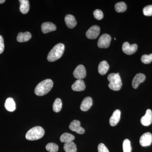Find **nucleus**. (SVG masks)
<instances>
[{
	"label": "nucleus",
	"mask_w": 152,
	"mask_h": 152,
	"mask_svg": "<svg viewBox=\"0 0 152 152\" xmlns=\"http://www.w3.org/2000/svg\"><path fill=\"white\" fill-rule=\"evenodd\" d=\"M53 86V83L50 79H46L39 83L35 89L34 92L38 96L47 94L51 91Z\"/></svg>",
	"instance_id": "obj_1"
},
{
	"label": "nucleus",
	"mask_w": 152,
	"mask_h": 152,
	"mask_svg": "<svg viewBox=\"0 0 152 152\" xmlns=\"http://www.w3.org/2000/svg\"><path fill=\"white\" fill-rule=\"evenodd\" d=\"M65 46L62 43L57 44L49 53L47 59L50 62H54L60 58L64 52Z\"/></svg>",
	"instance_id": "obj_2"
},
{
	"label": "nucleus",
	"mask_w": 152,
	"mask_h": 152,
	"mask_svg": "<svg viewBox=\"0 0 152 152\" xmlns=\"http://www.w3.org/2000/svg\"><path fill=\"white\" fill-rule=\"evenodd\" d=\"M44 134L45 130L43 128L37 126L30 129L26 134V138L28 140H37L43 137Z\"/></svg>",
	"instance_id": "obj_3"
},
{
	"label": "nucleus",
	"mask_w": 152,
	"mask_h": 152,
	"mask_svg": "<svg viewBox=\"0 0 152 152\" xmlns=\"http://www.w3.org/2000/svg\"><path fill=\"white\" fill-rule=\"evenodd\" d=\"M107 79L110 82L108 86L110 89L115 91L121 89L122 83L119 75L117 73H111L108 76Z\"/></svg>",
	"instance_id": "obj_4"
},
{
	"label": "nucleus",
	"mask_w": 152,
	"mask_h": 152,
	"mask_svg": "<svg viewBox=\"0 0 152 152\" xmlns=\"http://www.w3.org/2000/svg\"><path fill=\"white\" fill-rule=\"evenodd\" d=\"M111 41V37L110 35L104 34L99 38L98 46L100 48H107L110 46Z\"/></svg>",
	"instance_id": "obj_5"
},
{
	"label": "nucleus",
	"mask_w": 152,
	"mask_h": 152,
	"mask_svg": "<svg viewBox=\"0 0 152 152\" xmlns=\"http://www.w3.org/2000/svg\"><path fill=\"white\" fill-rule=\"evenodd\" d=\"M100 32V28L99 26L94 25L89 29L86 33L87 37L91 39L97 38Z\"/></svg>",
	"instance_id": "obj_6"
},
{
	"label": "nucleus",
	"mask_w": 152,
	"mask_h": 152,
	"mask_svg": "<svg viewBox=\"0 0 152 152\" xmlns=\"http://www.w3.org/2000/svg\"><path fill=\"white\" fill-rule=\"evenodd\" d=\"M74 77L77 80H82L86 76V71L84 66L80 65L76 67L73 72Z\"/></svg>",
	"instance_id": "obj_7"
},
{
	"label": "nucleus",
	"mask_w": 152,
	"mask_h": 152,
	"mask_svg": "<svg viewBox=\"0 0 152 152\" xmlns=\"http://www.w3.org/2000/svg\"><path fill=\"white\" fill-rule=\"evenodd\" d=\"M137 45L136 44L130 45L128 42H125L123 45V51L128 55H132L137 50Z\"/></svg>",
	"instance_id": "obj_8"
},
{
	"label": "nucleus",
	"mask_w": 152,
	"mask_h": 152,
	"mask_svg": "<svg viewBox=\"0 0 152 152\" xmlns=\"http://www.w3.org/2000/svg\"><path fill=\"white\" fill-rule=\"evenodd\" d=\"M80 122L78 120H74L70 124L69 128L71 131L75 132L80 134H83L85 132V130L80 126Z\"/></svg>",
	"instance_id": "obj_9"
},
{
	"label": "nucleus",
	"mask_w": 152,
	"mask_h": 152,
	"mask_svg": "<svg viewBox=\"0 0 152 152\" xmlns=\"http://www.w3.org/2000/svg\"><path fill=\"white\" fill-rule=\"evenodd\" d=\"M152 135L150 132L145 133L141 137L140 140V143L142 147L150 146L152 143Z\"/></svg>",
	"instance_id": "obj_10"
},
{
	"label": "nucleus",
	"mask_w": 152,
	"mask_h": 152,
	"mask_svg": "<svg viewBox=\"0 0 152 152\" xmlns=\"http://www.w3.org/2000/svg\"><path fill=\"white\" fill-rule=\"evenodd\" d=\"M146 79V76L143 74L139 73L137 74L133 79L132 85L133 88L137 89L139 85L141 83L145 81Z\"/></svg>",
	"instance_id": "obj_11"
},
{
	"label": "nucleus",
	"mask_w": 152,
	"mask_h": 152,
	"mask_svg": "<svg viewBox=\"0 0 152 152\" xmlns=\"http://www.w3.org/2000/svg\"><path fill=\"white\" fill-rule=\"evenodd\" d=\"M152 122V112L150 109L147 110L145 115L141 119V123L144 126H149Z\"/></svg>",
	"instance_id": "obj_12"
},
{
	"label": "nucleus",
	"mask_w": 152,
	"mask_h": 152,
	"mask_svg": "<svg viewBox=\"0 0 152 152\" xmlns=\"http://www.w3.org/2000/svg\"><path fill=\"white\" fill-rule=\"evenodd\" d=\"M93 105L92 99L91 97H87L82 101L81 104V110L83 111H87L91 108Z\"/></svg>",
	"instance_id": "obj_13"
},
{
	"label": "nucleus",
	"mask_w": 152,
	"mask_h": 152,
	"mask_svg": "<svg viewBox=\"0 0 152 152\" xmlns=\"http://www.w3.org/2000/svg\"><path fill=\"white\" fill-rule=\"evenodd\" d=\"M41 28L42 31L44 34H47L56 31V26L54 24L51 22H45L42 25Z\"/></svg>",
	"instance_id": "obj_14"
},
{
	"label": "nucleus",
	"mask_w": 152,
	"mask_h": 152,
	"mask_svg": "<svg viewBox=\"0 0 152 152\" xmlns=\"http://www.w3.org/2000/svg\"><path fill=\"white\" fill-rule=\"evenodd\" d=\"M121 111L119 110H115L110 118V125L112 126H115L118 124L121 119Z\"/></svg>",
	"instance_id": "obj_15"
},
{
	"label": "nucleus",
	"mask_w": 152,
	"mask_h": 152,
	"mask_svg": "<svg viewBox=\"0 0 152 152\" xmlns=\"http://www.w3.org/2000/svg\"><path fill=\"white\" fill-rule=\"evenodd\" d=\"M85 82L82 80H77L72 85V88L75 91H82L86 89Z\"/></svg>",
	"instance_id": "obj_16"
},
{
	"label": "nucleus",
	"mask_w": 152,
	"mask_h": 152,
	"mask_svg": "<svg viewBox=\"0 0 152 152\" xmlns=\"http://www.w3.org/2000/svg\"><path fill=\"white\" fill-rule=\"evenodd\" d=\"M65 21L67 26L69 28H73L77 25V22L74 16L67 15L65 18Z\"/></svg>",
	"instance_id": "obj_17"
},
{
	"label": "nucleus",
	"mask_w": 152,
	"mask_h": 152,
	"mask_svg": "<svg viewBox=\"0 0 152 152\" xmlns=\"http://www.w3.org/2000/svg\"><path fill=\"white\" fill-rule=\"evenodd\" d=\"M31 38V34L29 32H20L18 34L17 39L19 42H24L29 40Z\"/></svg>",
	"instance_id": "obj_18"
},
{
	"label": "nucleus",
	"mask_w": 152,
	"mask_h": 152,
	"mask_svg": "<svg viewBox=\"0 0 152 152\" xmlns=\"http://www.w3.org/2000/svg\"><path fill=\"white\" fill-rule=\"evenodd\" d=\"M5 107L10 112H13L16 110L15 103L12 98H8L7 99L5 103Z\"/></svg>",
	"instance_id": "obj_19"
},
{
	"label": "nucleus",
	"mask_w": 152,
	"mask_h": 152,
	"mask_svg": "<svg viewBox=\"0 0 152 152\" xmlns=\"http://www.w3.org/2000/svg\"><path fill=\"white\" fill-rule=\"evenodd\" d=\"M109 65L105 61L101 62L98 67L99 73L102 75H105L109 70Z\"/></svg>",
	"instance_id": "obj_20"
},
{
	"label": "nucleus",
	"mask_w": 152,
	"mask_h": 152,
	"mask_svg": "<svg viewBox=\"0 0 152 152\" xmlns=\"http://www.w3.org/2000/svg\"><path fill=\"white\" fill-rule=\"evenodd\" d=\"M19 2L20 4V10L21 12L23 14L27 13L30 9L29 1L28 0H20Z\"/></svg>",
	"instance_id": "obj_21"
},
{
	"label": "nucleus",
	"mask_w": 152,
	"mask_h": 152,
	"mask_svg": "<svg viewBox=\"0 0 152 152\" xmlns=\"http://www.w3.org/2000/svg\"><path fill=\"white\" fill-rule=\"evenodd\" d=\"M75 139V136L68 133H64L60 137V140L62 142L69 143L73 142Z\"/></svg>",
	"instance_id": "obj_22"
},
{
	"label": "nucleus",
	"mask_w": 152,
	"mask_h": 152,
	"mask_svg": "<svg viewBox=\"0 0 152 152\" xmlns=\"http://www.w3.org/2000/svg\"><path fill=\"white\" fill-rule=\"evenodd\" d=\"M64 149L66 152H77V146L73 142L65 143Z\"/></svg>",
	"instance_id": "obj_23"
},
{
	"label": "nucleus",
	"mask_w": 152,
	"mask_h": 152,
	"mask_svg": "<svg viewBox=\"0 0 152 152\" xmlns=\"http://www.w3.org/2000/svg\"><path fill=\"white\" fill-rule=\"evenodd\" d=\"M62 107V102L59 98H57L55 100L53 104V110L56 113H58L61 111Z\"/></svg>",
	"instance_id": "obj_24"
},
{
	"label": "nucleus",
	"mask_w": 152,
	"mask_h": 152,
	"mask_svg": "<svg viewBox=\"0 0 152 152\" xmlns=\"http://www.w3.org/2000/svg\"><path fill=\"white\" fill-rule=\"evenodd\" d=\"M127 9L126 4L124 2L117 3L115 5V10L118 12H124Z\"/></svg>",
	"instance_id": "obj_25"
},
{
	"label": "nucleus",
	"mask_w": 152,
	"mask_h": 152,
	"mask_svg": "<svg viewBox=\"0 0 152 152\" xmlns=\"http://www.w3.org/2000/svg\"><path fill=\"white\" fill-rule=\"evenodd\" d=\"M46 149L49 152H57L58 151V146L55 143H49L46 146Z\"/></svg>",
	"instance_id": "obj_26"
},
{
	"label": "nucleus",
	"mask_w": 152,
	"mask_h": 152,
	"mask_svg": "<svg viewBox=\"0 0 152 152\" xmlns=\"http://www.w3.org/2000/svg\"><path fill=\"white\" fill-rule=\"evenodd\" d=\"M123 148L124 152H132V148L131 142L128 139H126L123 142Z\"/></svg>",
	"instance_id": "obj_27"
},
{
	"label": "nucleus",
	"mask_w": 152,
	"mask_h": 152,
	"mask_svg": "<svg viewBox=\"0 0 152 152\" xmlns=\"http://www.w3.org/2000/svg\"><path fill=\"white\" fill-rule=\"evenodd\" d=\"M141 61L145 64H149L152 61V53L150 55H144L142 56Z\"/></svg>",
	"instance_id": "obj_28"
},
{
	"label": "nucleus",
	"mask_w": 152,
	"mask_h": 152,
	"mask_svg": "<svg viewBox=\"0 0 152 152\" xmlns=\"http://www.w3.org/2000/svg\"><path fill=\"white\" fill-rule=\"evenodd\" d=\"M143 13L145 16H152V5H148L144 8Z\"/></svg>",
	"instance_id": "obj_29"
},
{
	"label": "nucleus",
	"mask_w": 152,
	"mask_h": 152,
	"mask_svg": "<svg viewBox=\"0 0 152 152\" xmlns=\"http://www.w3.org/2000/svg\"><path fill=\"white\" fill-rule=\"evenodd\" d=\"M94 15L95 18L98 20H102L104 17L103 13L100 10H96L94 11Z\"/></svg>",
	"instance_id": "obj_30"
},
{
	"label": "nucleus",
	"mask_w": 152,
	"mask_h": 152,
	"mask_svg": "<svg viewBox=\"0 0 152 152\" xmlns=\"http://www.w3.org/2000/svg\"><path fill=\"white\" fill-rule=\"evenodd\" d=\"M98 152H109L108 149L103 143L99 144L98 147Z\"/></svg>",
	"instance_id": "obj_31"
},
{
	"label": "nucleus",
	"mask_w": 152,
	"mask_h": 152,
	"mask_svg": "<svg viewBox=\"0 0 152 152\" xmlns=\"http://www.w3.org/2000/svg\"><path fill=\"white\" fill-rule=\"evenodd\" d=\"M4 49V39L0 35V54L3 53Z\"/></svg>",
	"instance_id": "obj_32"
},
{
	"label": "nucleus",
	"mask_w": 152,
	"mask_h": 152,
	"mask_svg": "<svg viewBox=\"0 0 152 152\" xmlns=\"http://www.w3.org/2000/svg\"><path fill=\"white\" fill-rule=\"evenodd\" d=\"M5 1V0H0V4H3Z\"/></svg>",
	"instance_id": "obj_33"
},
{
	"label": "nucleus",
	"mask_w": 152,
	"mask_h": 152,
	"mask_svg": "<svg viewBox=\"0 0 152 152\" xmlns=\"http://www.w3.org/2000/svg\"><path fill=\"white\" fill-rule=\"evenodd\" d=\"M115 39V40H116V38H115V39Z\"/></svg>",
	"instance_id": "obj_34"
}]
</instances>
